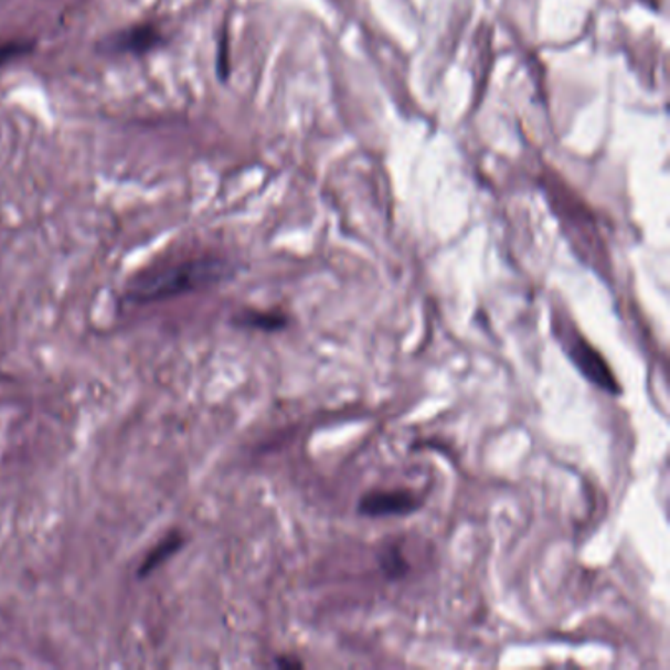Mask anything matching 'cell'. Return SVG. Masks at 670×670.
Listing matches in <instances>:
<instances>
[{"instance_id": "obj_1", "label": "cell", "mask_w": 670, "mask_h": 670, "mask_svg": "<svg viewBox=\"0 0 670 670\" xmlns=\"http://www.w3.org/2000/svg\"><path fill=\"white\" fill-rule=\"evenodd\" d=\"M233 269L221 258L181 259L170 266L148 269L126 284L123 299L128 305H153L205 291L231 276Z\"/></svg>"}, {"instance_id": "obj_9", "label": "cell", "mask_w": 670, "mask_h": 670, "mask_svg": "<svg viewBox=\"0 0 670 670\" xmlns=\"http://www.w3.org/2000/svg\"><path fill=\"white\" fill-rule=\"evenodd\" d=\"M277 667H301V662L286 661V659H279V661H277Z\"/></svg>"}, {"instance_id": "obj_4", "label": "cell", "mask_w": 670, "mask_h": 670, "mask_svg": "<svg viewBox=\"0 0 670 670\" xmlns=\"http://www.w3.org/2000/svg\"><path fill=\"white\" fill-rule=\"evenodd\" d=\"M574 364L581 368L582 374L586 375L591 382L599 385L602 390L611 392V394H619L617 390L616 377L609 372L608 364L602 360L598 352L588 347L584 340H574L572 342V349L568 350Z\"/></svg>"}, {"instance_id": "obj_3", "label": "cell", "mask_w": 670, "mask_h": 670, "mask_svg": "<svg viewBox=\"0 0 670 670\" xmlns=\"http://www.w3.org/2000/svg\"><path fill=\"white\" fill-rule=\"evenodd\" d=\"M421 501L417 496L407 490H390V492L366 493L358 511L366 518H387V515H410L419 510Z\"/></svg>"}, {"instance_id": "obj_6", "label": "cell", "mask_w": 670, "mask_h": 670, "mask_svg": "<svg viewBox=\"0 0 670 670\" xmlns=\"http://www.w3.org/2000/svg\"><path fill=\"white\" fill-rule=\"evenodd\" d=\"M286 315L281 313H259V311H244V313L234 317V325L241 329H252V331L276 332L286 329Z\"/></svg>"}, {"instance_id": "obj_2", "label": "cell", "mask_w": 670, "mask_h": 670, "mask_svg": "<svg viewBox=\"0 0 670 670\" xmlns=\"http://www.w3.org/2000/svg\"><path fill=\"white\" fill-rule=\"evenodd\" d=\"M161 30L153 24H138L100 40L97 52L107 55H142L161 44Z\"/></svg>"}, {"instance_id": "obj_8", "label": "cell", "mask_w": 670, "mask_h": 670, "mask_svg": "<svg viewBox=\"0 0 670 670\" xmlns=\"http://www.w3.org/2000/svg\"><path fill=\"white\" fill-rule=\"evenodd\" d=\"M34 52V42H22V40H12L0 44V70L10 62H14L17 57L32 54Z\"/></svg>"}, {"instance_id": "obj_5", "label": "cell", "mask_w": 670, "mask_h": 670, "mask_svg": "<svg viewBox=\"0 0 670 670\" xmlns=\"http://www.w3.org/2000/svg\"><path fill=\"white\" fill-rule=\"evenodd\" d=\"M185 543V539L178 531H173L168 536H163L158 545L153 546L150 553L146 554V559H143L142 564H140V568L136 572V576L142 581V578H148L152 572L158 571L161 564H166L168 559H171L173 554L179 553V549L183 546Z\"/></svg>"}, {"instance_id": "obj_7", "label": "cell", "mask_w": 670, "mask_h": 670, "mask_svg": "<svg viewBox=\"0 0 670 670\" xmlns=\"http://www.w3.org/2000/svg\"><path fill=\"white\" fill-rule=\"evenodd\" d=\"M380 564H382L385 578H392V581L403 578V574H407V571H410L402 551L397 546H385L384 553L380 556Z\"/></svg>"}]
</instances>
